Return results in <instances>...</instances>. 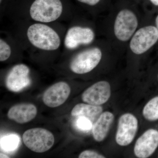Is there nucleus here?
<instances>
[{
    "mask_svg": "<svg viewBox=\"0 0 158 158\" xmlns=\"http://www.w3.org/2000/svg\"><path fill=\"white\" fill-rule=\"evenodd\" d=\"M71 54L69 69L77 75L89 73L97 67L102 57L101 49L97 46L77 51Z\"/></svg>",
    "mask_w": 158,
    "mask_h": 158,
    "instance_id": "nucleus-4",
    "label": "nucleus"
},
{
    "mask_svg": "<svg viewBox=\"0 0 158 158\" xmlns=\"http://www.w3.org/2000/svg\"><path fill=\"white\" fill-rule=\"evenodd\" d=\"M31 70L24 64L15 65L9 70L6 79V87L9 90L17 92L31 85Z\"/></svg>",
    "mask_w": 158,
    "mask_h": 158,
    "instance_id": "nucleus-9",
    "label": "nucleus"
},
{
    "mask_svg": "<svg viewBox=\"0 0 158 158\" xmlns=\"http://www.w3.org/2000/svg\"><path fill=\"white\" fill-rule=\"evenodd\" d=\"M103 108L101 106L89 104L79 103L74 107L71 111L73 116H85L89 118H95L102 113Z\"/></svg>",
    "mask_w": 158,
    "mask_h": 158,
    "instance_id": "nucleus-16",
    "label": "nucleus"
},
{
    "mask_svg": "<svg viewBox=\"0 0 158 158\" xmlns=\"http://www.w3.org/2000/svg\"><path fill=\"white\" fill-rule=\"evenodd\" d=\"M0 158H9L10 157H9V156L6 155L5 154L3 153H0Z\"/></svg>",
    "mask_w": 158,
    "mask_h": 158,
    "instance_id": "nucleus-24",
    "label": "nucleus"
},
{
    "mask_svg": "<svg viewBox=\"0 0 158 158\" xmlns=\"http://www.w3.org/2000/svg\"><path fill=\"white\" fill-rule=\"evenodd\" d=\"M138 128V118L134 114L126 113L118 119L115 136L116 143L120 146H127L132 142Z\"/></svg>",
    "mask_w": 158,
    "mask_h": 158,
    "instance_id": "nucleus-8",
    "label": "nucleus"
},
{
    "mask_svg": "<svg viewBox=\"0 0 158 158\" xmlns=\"http://www.w3.org/2000/svg\"><path fill=\"white\" fill-rule=\"evenodd\" d=\"M10 0H0V16L1 19H2L5 15V11L8 3Z\"/></svg>",
    "mask_w": 158,
    "mask_h": 158,
    "instance_id": "nucleus-22",
    "label": "nucleus"
},
{
    "mask_svg": "<svg viewBox=\"0 0 158 158\" xmlns=\"http://www.w3.org/2000/svg\"><path fill=\"white\" fill-rule=\"evenodd\" d=\"M79 158H105L104 156L93 150H85L82 152L80 155Z\"/></svg>",
    "mask_w": 158,
    "mask_h": 158,
    "instance_id": "nucleus-20",
    "label": "nucleus"
},
{
    "mask_svg": "<svg viewBox=\"0 0 158 158\" xmlns=\"http://www.w3.org/2000/svg\"><path fill=\"white\" fill-rule=\"evenodd\" d=\"M114 118V114L109 111L101 114L92 128V135L95 141L102 142L106 139Z\"/></svg>",
    "mask_w": 158,
    "mask_h": 158,
    "instance_id": "nucleus-15",
    "label": "nucleus"
},
{
    "mask_svg": "<svg viewBox=\"0 0 158 158\" xmlns=\"http://www.w3.org/2000/svg\"><path fill=\"white\" fill-rule=\"evenodd\" d=\"M23 141L29 149L34 152L43 153L52 147L55 138L52 133L48 130L34 128L27 130L24 133Z\"/></svg>",
    "mask_w": 158,
    "mask_h": 158,
    "instance_id": "nucleus-5",
    "label": "nucleus"
},
{
    "mask_svg": "<svg viewBox=\"0 0 158 158\" xmlns=\"http://www.w3.org/2000/svg\"><path fill=\"white\" fill-rule=\"evenodd\" d=\"M0 37V62L9 60L15 53L23 51L17 41L9 31H1Z\"/></svg>",
    "mask_w": 158,
    "mask_h": 158,
    "instance_id": "nucleus-14",
    "label": "nucleus"
},
{
    "mask_svg": "<svg viewBox=\"0 0 158 158\" xmlns=\"http://www.w3.org/2000/svg\"><path fill=\"white\" fill-rule=\"evenodd\" d=\"M156 27L157 28V29L158 31V15L157 16L156 18Z\"/></svg>",
    "mask_w": 158,
    "mask_h": 158,
    "instance_id": "nucleus-25",
    "label": "nucleus"
},
{
    "mask_svg": "<svg viewBox=\"0 0 158 158\" xmlns=\"http://www.w3.org/2000/svg\"><path fill=\"white\" fill-rule=\"evenodd\" d=\"M19 139L15 135H10L4 137L1 140V147L4 150L11 151L16 149L19 144Z\"/></svg>",
    "mask_w": 158,
    "mask_h": 158,
    "instance_id": "nucleus-18",
    "label": "nucleus"
},
{
    "mask_svg": "<svg viewBox=\"0 0 158 158\" xmlns=\"http://www.w3.org/2000/svg\"><path fill=\"white\" fill-rule=\"evenodd\" d=\"M138 25V18L131 10L123 9L116 15L114 24V33L119 41L126 42L135 33Z\"/></svg>",
    "mask_w": 158,
    "mask_h": 158,
    "instance_id": "nucleus-6",
    "label": "nucleus"
},
{
    "mask_svg": "<svg viewBox=\"0 0 158 158\" xmlns=\"http://www.w3.org/2000/svg\"><path fill=\"white\" fill-rule=\"evenodd\" d=\"M157 80H158V75H157Z\"/></svg>",
    "mask_w": 158,
    "mask_h": 158,
    "instance_id": "nucleus-26",
    "label": "nucleus"
},
{
    "mask_svg": "<svg viewBox=\"0 0 158 158\" xmlns=\"http://www.w3.org/2000/svg\"><path fill=\"white\" fill-rule=\"evenodd\" d=\"M9 32L23 52L31 54H55L62 51L66 26L63 23L13 22Z\"/></svg>",
    "mask_w": 158,
    "mask_h": 158,
    "instance_id": "nucleus-1",
    "label": "nucleus"
},
{
    "mask_svg": "<svg viewBox=\"0 0 158 158\" xmlns=\"http://www.w3.org/2000/svg\"><path fill=\"white\" fill-rule=\"evenodd\" d=\"M73 14L72 0H10L4 16L11 22L53 23H69Z\"/></svg>",
    "mask_w": 158,
    "mask_h": 158,
    "instance_id": "nucleus-2",
    "label": "nucleus"
},
{
    "mask_svg": "<svg viewBox=\"0 0 158 158\" xmlns=\"http://www.w3.org/2000/svg\"><path fill=\"white\" fill-rule=\"evenodd\" d=\"M82 5L94 8L98 6L101 2V0H74Z\"/></svg>",
    "mask_w": 158,
    "mask_h": 158,
    "instance_id": "nucleus-21",
    "label": "nucleus"
},
{
    "mask_svg": "<svg viewBox=\"0 0 158 158\" xmlns=\"http://www.w3.org/2000/svg\"><path fill=\"white\" fill-rule=\"evenodd\" d=\"M158 148V129L150 128L137 139L134 146V154L137 158H149Z\"/></svg>",
    "mask_w": 158,
    "mask_h": 158,
    "instance_id": "nucleus-10",
    "label": "nucleus"
},
{
    "mask_svg": "<svg viewBox=\"0 0 158 158\" xmlns=\"http://www.w3.org/2000/svg\"><path fill=\"white\" fill-rule=\"evenodd\" d=\"M157 158H158V154H157Z\"/></svg>",
    "mask_w": 158,
    "mask_h": 158,
    "instance_id": "nucleus-27",
    "label": "nucleus"
},
{
    "mask_svg": "<svg viewBox=\"0 0 158 158\" xmlns=\"http://www.w3.org/2000/svg\"><path fill=\"white\" fill-rule=\"evenodd\" d=\"M142 115L150 122H158V94L152 98L144 105Z\"/></svg>",
    "mask_w": 158,
    "mask_h": 158,
    "instance_id": "nucleus-17",
    "label": "nucleus"
},
{
    "mask_svg": "<svg viewBox=\"0 0 158 158\" xmlns=\"http://www.w3.org/2000/svg\"><path fill=\"white\" fill-rule=\"evenodd\" d=\"M76 124L77 127L82 131H89L92 128V123L90 119L85 116H79L77 119Z\"/></svg>",
    "mask_w": 158,
    "mask_h": 158,
    "instance_id": "nucleus-19",
    "label": "nucleus"
},
{
    "mask_svg": "<svg viewBox=\"0 0 158 158\" xmlns=\"http://www.w3.org/2000/svg\"><path fill=\"white\" fill-rule=\"evenodd\" d=\"M66 26L62 52L69 54L78 51L81 47L90 45L94 41L95 33L92 28L77 23L73 18Z\"/></svg>",
    "mask_w": 158,
    "mask_h": 158,
    "instance_id": "nucleus-3",
    "label": "nucleus"
},
{
    "mask_svg": "<svg viewBox=\"0 0 158 158\" xmlns=\"http://www.w3.org/2000/svg\"><path fill=\"white\" fill-rule=\"evenodd\" d=\"M111 95L110 83L106 81H100L87 88L82 94L83 101L89 104L101 106L106 103Z\"/></svg>",
    "mask_w": 158,
    "mask_h": 158,
    "instance_id": "nucleus-11",
    "label": "nucleus"
},
{
    "mask_svg": "<svg viewBox=\"0 0 158 158\" xmlns=\"http://www.w3.org/2000/svg\"><path fill=\"white\" fill-rule=\"evenodd\" d=\"M152 4L156 6H158V0H150Z\"/></svg>",
    "mask_w": 158,
    "mask_h": 158,
    "instance_id": "nucleus-23",
    "label": "nucleus"
},
{
    "mask_svg": "<svg viewBox=\"0 0 158 158\" xmlns=\"http://www.w3.org/2000/svg\"><path fill=\"white\" fill-rule=\"evenodd\" d=\"M158 40V31L154 26L143 27L136 31L131 38L130 48L136 55L144 53Z\"/></svg>",
    "mask_w": 158,
    "mask_h": 158,
    "instance_id": "nucleus-7",
    "label": "nucleus"
},
{
    "mask_svg": "<svg viewBox=\"0 0 158 158\" xmlns=\"http://www.w3.org/2000/svg\"><path fill=\"white\" fill-rule=\"evenodd\" d=\"M37 113V109L34 105L22 103L11 107L8 113L9 119L20 124H24L31 121Z\"/></svg>",
    "mask_w": 158,
    "mask_h": 158,
    "instance_id": "nucleus-13",
    "label": "nucleus"
},
{
    "mask_svg": "<svg viewBox=\"0 0 158 158\" xmlns=\"http://www.w3.org/2000/svg\"><path fill=\"white\" fill-rule=\"evenodd\" d=\"M70 92V86L66 82H57L45 90L43 96V101L49 107H57L65 102Z\"/></svg>",
    "mask_w": 158,
    "mask_h": 158,
    "instance_id": "nucleus-12",
    "label": "nucleus"
}]
</instances>
